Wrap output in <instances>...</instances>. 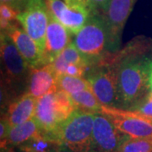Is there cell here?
I'll return each instance as SVG.
<instances>
[{"label":"cell","instance_id":"cell-1","mask_svg":"<svg viewBox=\"0 0 152 152\" xmlns=\"http://www.w3.org/2000/svg\"><path fill=\"white\" fill-rule=\"evenodd\" d=\"M113 61L118 69L119 109L130 110L151 91L150 76L152 63L132 50Z\"/></svg>","mask_w":152,"mask_h":152},{"label":"cell","instance_id":"cell-2","mask_svg":"<svg viewBox=\"0 0 152 152\" xmlns=\"http://www.w3.org/2000/svg\"><path fill=\"white\" fill-rule=\"evenodd\" d=\"M1 54V109L27 91L31 68L24 59L14 42L5 32L0 35Z\"/></svg>","mask_w":152,"mask_h":152},{"label":"cell","instance_id":"cell-3","mask_svg":"<svg viewBox=\"0 0 152 152\" xmlns=\"http://www.w3.org/2000/svg\"><path fill=\"white\" fill-rule=\"evenodd\" d=\"M74 43L89 67L107 58L108 31L100 12H93L82 29L75 35Z\"/></svg>","mask_w":152,"mask_h":152},{"label":"cell","instance_id":"cell-4","mask_svg":"<svg viewBox=\"0 0 152 152\" xmlns=\"http://www.w3.org/2000/svg\"><path fill=\"white\" fill-rule=\"evenodd\" d=\"M95 115L76 109L51 137L69 152H90Z\"/></svg>","mask_w":152,"mask_h":152},{"label":"cell","instance_id":"cell-5","mask_svg":"<svg viewBox=\"0 0 152 152\" xmlns=\"http://www.w3.org/2000/svg\"><path fill=\"white\" fill-rule=\"evenodd\" d=\"M75 110L70 95L57 90L38 98L34 118L42 134L52 136Z\"/></svg>","mask_w":152,"mask_h":152},{"label":"cell","instance_id":"cell-6","mask_svg":"<svg viewBox=\"0 0 152 152\" xmlns=\"http://www.w3.org/2000/svg\"><path fill=\"white\" fill-rule=\"evenodd\" d=\"M91 91L107 107L120 108L118 69L113 60L106 58L88 68L86 75Z\"/></svg>","mask_w":152,"mask_h":152},{"label":"cell","instance_id":"cell-7","mask_svg":"<svg viewBox=\"0 0 152 152\" xmlns=\"http://www.w3.org/2000/svg\"><path fill=\"white\" fill-rule=\"evenodd\" d=\"M48 19V10L45 0H27L17 18L22 28L37 44L42 56Z\"/></svg>","mask_w":152,"mask_h":152},{"label":"cell","instance_id":"cell-8","mask_svg":"<svg viewBox=\"0 0 152 152\" xmlns=\"http://www.w3.org/2000/svg\"><path fill=\"white\" fill-rule=\"evenodd\" d=\"M102 113L107 115L114 125L131 138H152V118L129 110L104 107Z\"/></svg>","mask_w":152,"mask_h":152},{"label":"cell","instance_id":"cell-9","mask_svg":"<svg viewBox=\"0 0 152 152\" xmlns=\"http://www.w3.org/2000/svg\"><path fill=\"white\" fill-rule=\"evenodd\" d=\"M129 136L122 133L107 115H95L92 143L90 152H116Z\"/></svg>","mask_w":152,"mask_h":152},{"label":"cell","instance_id":"cell-10","mask_svg":"<svg viewBox=\"0 0 152 152\" xmlns=\"http://www.w3.org/2000/svg\"><path fill=\"white\" fill-rule=\"evenodd\" d=\"M136 0H110L106 9L100 12L103 16L108 31L109 51L119 48L121 35Z\"/></svg>","mask_w":152,"mask_h":152},{"label":"cell","instance_id":"cell-11","mask_svg":"<svg viewBox=\"0 0 152 152\" xmlns=\"http://www.w3.org/2000/svg\"><path fill=\"white\" fill-rule=\"evenodd\" d=\"M48 12L72 34L76 35L88 20L92 11L80 7H69L62 0H45Z\"/></svg>","mask_w":152,"mask_h":152},{"label":"cell","instance_id":"cell-12","mask_svg":"<svg viewBox=\"0 0 152 152\" xmlns=\"http://www.w3.org/2000/svg\"><path fill=\"white\" fill-rule=\"evenodd\" d=\"M71 34L72 33L59 20L49 13L48 25L42 56L44 65L52 64L63 50L72 42Z\"/></svg>","mask_w":152,"mask_h":152},{"label":"cell","instance_id":"cell-13","mask_svg":"<svg viewBox=\"0 0 152 152\" xmlns=\"http://www.w3.org/2000/svg\"><path fill=\"white\" fill-rule=\"evenodd\" d=\"M5 32L12 39L20 53L31 69L43 66L42 53L26 31L14 22Z\"/></svg>","mask_w":152,"mask_h":152},{"label":"cell","instance_id":"cell-14","mask_svg":"<svg viewBox=\"0 0 152 152\" xmlns=\"http://www.w3.org/2000/svg\"><path fill=\"white\" fill-rule=\"evenodd\" d=\"M37 101V98L26 91L14 100L1 116L7 120L11 128L21 124L34 117Z\"/></svg>","mask_w":152,"mask_h":152},{"label":"cell","instance_id":"cell-15","mask_svg":"<svg viewBox=\"0 0 152 152\" xmlns=\"http://www.w3.org/2000/svg\"><path fill=\"white\" fill-rule=\"evenodd\" d=\"M57 78L58 76L52 64L32 69L29 79L27 92L38 99L48 93L55 91L58 90Z\"/></svg>","mask_w":152,"mask_h":152},{"label":"cell","instance_id":"cell-16","mask_svg":"<svg viewBox=\"0 0 152 152\" xmlns=\"http://www.w3.org/2000/svg\"><path fill=\"white\" fill-rule=\"evenodd\" d=\"M42 134L37 122L32 118L11 128L9 136L4 143L1 145V149L7 147H19L32 138Z\"/></svg>","mask_w":152,"mask_h":152},{"label":"cell","instance_id":"cell-17","mask_svg":"<svg viewBox=\"0 0 152 152\" xmlns=\"http://www.w3.org/2000/svg\"><path fill=\"white\" fill-rule=\"evenodd\" d=\"M71 64L86 65L89 68L86 60L76 48L74 42L69 44L52 63L57 76L64 75L67 68Z\"/></svg>","mask_w":152,"mask_h":152},{"label":"cell","instance_id":"cell-18","mask_svg":"<svg viewBox=\"0 0 152 152\" xmlns=\"http://www.w3.org/2000/svg\"><path fill=\"white\" fill-rule=\"evenodd\" d=\"M18 148L23 152H61L63 146L55 139L42 133Z\"/></svg>","mask_w":152,"mask_h":152},{"label":"cell","instance_id":"cell-19","mask_svg":"<svg viewBox=\"0 0 152 152\" xmlns=\"http://www.w3.org/2000/svg\"><path fill=\"white\" fill-rule=\"evenodd\" d=\"M70 96L76 109L96 114L102 112L103 106L98 101L91 90L74 93L71 94Z\"/></svg>","mask_w":152,"mask_h":152},{"label":"cell","instance_id":"cell-20","mask_svg":"<svg viewBox=\"0 0 152 152\" xmlns=\"http://www.w3.org/2000/svg\"><path fill=\"white\" fill-rule=\"evenodd\" d=\"M57 85L60 91L68 94H74L86 90H91L89 82L83 77L61 75L57 78Z\"/></svg>","mask_w":152,"mask_h":152},{"label":"cell","instance_id":"cell-21","mask_svg":"<svg viewBox=\"0 0 152 152\" xmlns=\"http://www.w3.org/2000/svg\"><path fill=\"white\" fill-rule=\"evenodd\" d=\"M116 152H152V138L129 137Z\"/></svg>","mask_w":152,"mask_h":152},{"label":"cell","instance_id":"cell-22","mask_svg":"<svg viewBox=\"0 0 152 152\" xmlns=\"http://www.w3.org/2000/svg\"><path fill=\"white\" fill-rule=\"evenodd\" d=\"M129 111L135 112L152 118V91L143 100Z\"/></svg>","mask_w":152,"mask_h":152},{"label":"cell","instance_id":"cell-23","mask_svg":"<svg viewBox=\"0 0 152 152\" xmlns=\"http://www.w3.org/2000/svg\"><path fill=\"white\" fill-rule=\"evenodd\" d=\"M20 14V11L9 4H1L0 5V19L4 20L6 21L15 22L17 20Z\"/></svg>","mask_w":152,"mask_h":152},{"label":"cell","instance_id":"cell-24","mask_svg":"<svg viewBox=\"0 0 152 152\" xmlns=\"http://www.w3.org/2000/svg\"><path fill=\"white\" fill-rule=\"evenodd\" d=\"M10 129L11 127L7 122V120L3 116H1V121H0V143L1 145L4 143V141L7 140Z\"/></svg>","mask_w":152,"mask_h":152},{"label":"cell","instance_id":"cell-25","mask_svg":"<svg viewBox=\"0 0 152 152\" xmlns=\"http://www.w3.org/2000/svg\"><path fill=\"white\" fill-rule=\"evenodd\" d=\"M93 12H102L106 9L110 0H88Z\"/></svg>","mask_w":152,"mask_h":152},{"label":"cell","instance_id":"cell-26","mask_svg":"<svg viewBox=\"0 0 152 152\" xmlns=\"http://www.w3.org/2000/svg\"><path fill=\"white\" fill-rule=\"evenodd\" d=\"M66 4L69 7H80V8H86L89 9L92 11V9L90 5L88 0H63ZM93 12V11H92Z\"/></svg>","mask_w":152,"mask_h":152},{"label":"cell","instance_id":"cell-27","mask_svg":"<svg viewBox=\"0 0 152 152\" xmlns=\"http://www.w3.org/2000/svg\"><path fill=\"white\" fill-rule=\"evenodd\" d=\"M1 152H16L15 151V147H7L1 149Z\"/></svg>","mask_w":152,"mask_h":152},{"label":"cell","instance_id":"cell-28","mask_svg":"<svg viewBox=\"0 0 152 152\" xmlns=\"http://www.w3.org/2000/svg\"><path fill=\"white\" fill-rule=\"evenodd\" d=\"M150 85H151V89L152 91V65H151V76H150Z\"/></svg>","mask_w":152,"mask_h":152},{"label":"cell","instance_id":"cell-29","mask_svg":"<svg viewBox=\"0 0 152 152\" xmlns=\"http://www.w3.org/2000/svg\"><path fill=\"white\" fill-rule=\"evenodd\" d=\"M61 152H66V151H63V149H62V151Z\"/></svg>","mask_w":152,"mask_h":152}]
</instances>
